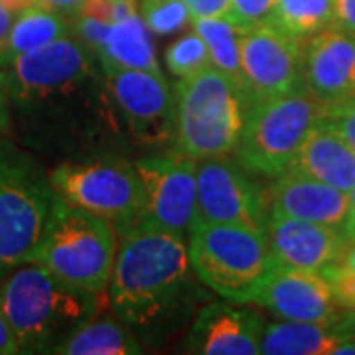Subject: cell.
<instances>
[{
  "label": "cell",
  "instance_id": "32",
  "mask_svg": "<svg viewBox=\"0 0 355 355\" xmlns=\"http://www.w3.org/2000/svg\"><path fill=\"white\" fill-rule=\"evenodd\" d=\"M111 26L113 24L97 20V18H91V16H85V14H76L73 32H76V38L79 42H83L89 50L95 53V58H97V53L101 51L105 42L109 38Z\"/></svg>",
  "mask_w": 355,
  "mask_h": 355
},
{
  "label": "cell",
  "instance_id": "4",
  "mask_svg": "<svg viewBox=\"0 0 355 355\" xmlns=\"http://www.w3.org/2000/svg\"><path fill=\"white\" fill-rule=\"evenodd\" d=\"M116 259L113 223L62 198L30 263L42 265L79 291L105 294Z\"/></svg>",
  "mask_w": 355,
  "mask_h": 355
},
{
  "label": "cell",
  "instance_id": "41",
  "mask_svg": "<svg viewBox=\"0 0 355 355\" xmlns=\"http://www.w3.org/2000/svg\"><path fill=\"white\" fill-rule=\"evenodd\" d=\"M4 6H8L10 10L14 12H20V10H24L26 6H32L34 4V0H0Z\"/></svg>",
  "mask_w": 355,
  "mask_h": 355
},
{
  "label": "cell",
  "instance_id": "31",
  "mask_svg": "<svg viewBox=\"0 0 355 355\" xmlns=\"http://www.w3.org/2000/svg\"><path fill=\"white\" fill-rule=\"evenodd\" d=\"M320 119L326 121L334 130H338L343 140L355 150V97L322 109Z\"/></svg>",
  "mask_w": 355,
  "mask_h": 355
},
{
  "label": "cell",
  "instance_id": "40",
  "mask_svg": "<svg viewBox=\"0 0 355 355\" xmlns=\"http://www.w3.org/2000/svg\"><path fill=\"white\" fill-rule=\"evenodd\" d=\"M338 328L342 331H355V306L343 312L342 320L338 322Z\"/></svg>",
  "mask_w": 355,
  "mask_h": 355
},
{
  "label": "cell",
  "instance_id": "18",
  "mask_svg": "<svg viewBox=\"0 0 355 355\" xmlns=\"http://www.w3.org/2000/svg\"><path fill=\"white\" fill-rule=\"evenodd\" d=\"M265 326L253 312L231 304H209L196 318L190 352L205 355H257Z\"/></svg>",
  "mask_w": 355,
  "mask_h": 355
},
{
  "label": "cell",
  "instance_id": "17",
  "mask_svg": "<svg viewBox=\"0 0 355 355\" xmlns=\"http://www.w3.org/2000/svg\"><path fill=\"white\" fill-rule=\"evenodd\" d=\"M268 207L270 217H296L342 231L352 217L349 191L292 172L279 174L268 193Z\"/></svg>",
  "mask_w": 355,
  "mask_h": 355
},
{
  "label": "cell",
  "instance_id": "28",
  "mask_svg": "<svg viewBox=\"0 0 355 355\" xmlns=\"http://www.w3.org/2000/svg\"><path fill=\"white\" fill-rule=\"evenodd\" d=\"M330 282L331 292L342 310L355 306V270L343 261V257L322 272Z\"/></svg>",
  "mask_w": 355,
  "mask_h": 355
},
{
  "label": "cell",
  "instance_id": "2",
  "mask_svg": "<svg viewBox=\"0 0 355 355\" xmlns=\"http://www.w3.org/2000/svg\"><path fill=\"white\" fill-rule=\"evenodd\" d=\"M101 296L69 286L36 263L16 266L0 279V302L20 354H55L95 318Z\"/></svg>",
  "mask_w": 355,
  "mask_h": 355
},
{
  "label": "cell",
  "instance_id": "33",
  "mask_svg": "<svg viewBox=\"0 0 355 355\" xmlns=\"http://www.w3.org/2000/svg\"><path fill=\"white\" fill-rule=\"evenodd\" d=\"M191 18H229L233 20L231 0H182Z\"/></svg>",
  "mask_w": 355,
  "mask_h": 355
},
{
  "label": "cell",
  "instance_id": "7",
  "mask_svg": "<svg viewBox=\"0 0 355 355\" xmlns=\"http://www.w3.org/2000/svg\"><path fill=\"white\" fill-rule=\"evenodd\" d=\"M322 109L306 85L253 103L235 150L237 162L254 174L279 176L286 172Z\"/></svg>",
  "mask_w": 355,
  "mask_h": 355
},
{
  "label": "cell",
  "instance_id": "29",
  "mask_svg": "<svg viewBox=\"0 0 355 355\" xmlns=\"http://www.w3.org/2000/svg\"><path fill=\"white\" fill-rule=\"evenodd\" d=\"M279 0H231L233 20L243 28L251 30L259 26H268Z\"/></svg>",
  "mask_w": 355,
  "mask_h": 355
},
{
  "label": "cell",
  "instance_id": "16",
  "mask_svg": "<svg viewBox=\"0 0 355 355\" xmlns=\"http://www.w3.org/2000/svg\"><path fill=\"white\" fill-rule=\"evenodd\" d=\"M265 235L275 265L310 272H324L347 249L342 229L296 217H268Z\"/></svg>",
  "mask_w": 355,
  "mask_h": 355
},
{
  "label": "cell",
  "instance_id": "25",
  "mask_svg": "<svg viewBox=\"0 0 355 355\" xmlns=\"http://www.w3.org/2000/svg\"><path fill=\"white\" fill-rule=\"evenodd\" d=\"M191 26L205 42L217 69L241 83V42L247 28L229 18H191Z\"/></svg>",
  "mask_w": 355,
  "mask_h": 355
},
{
  "label": "cell",
  "instance_id": "35",
  "mask_svg": "<svg viewBox=\"0 0 355 355\" xmlns=\"http://www.w3.org/2000/svg\"><path fill=\"white\" fill-rule=\"evenodd\" d=\"M10 127V97L6 87V73L0 65V132H6Z\"/></svg>",
  "mask_w": 355,
  "mask_h": 355
},
{
  "label": "cell",
  "instance_id": "11",
  "mask_svg": "<svg viewBox=\"0 0 355 355\" xmlns=\"http://www.w3.org/2000/svg\"><path fill=\"white\" fill-rule=\"evenodd\" d=\"M135 168L142 188L140 221L190 231L198 202V158L178 150L140 158Z\"/></svg>",
  "mask_w": 355,
  "mask_h": 355
},
{
  "label": "cell",
  "instance_id": "8",
  "mask_svg": "<svg viewBox=\"0 0 355 355\" xmlns=\"http://www.w3.org/2000/svg\"><path fill=\"white\" fill-rule=\"evenodd\" d=\"M93 58L83 42L65 36L2 62L10 103L22 109L60 103L93 79Z\"/></svg>",
  "mask_w": 355,
  "mask_h": 355
},
{
  "label": "cell",
  "instance_id": "15",
  "mask_svg": "<svg viewBox=\"0 0 355 355\" xmlns=\"http://www.w3.org/2000/svg\"><path fill=\"white\" fill-rule=\"evenodd\" d=\"M302 77L308 91L334 107L355 97V36L330 26L302 44Z\"/></svg>",
  "mask_w": 355,
  "mask_h": 355
},
{
  "label": "cell",
  "instance_id": "9",
  "mask_svg": "<svg viewBox=\"0 0 355 355\" xmlns=\"http://www.w3.org/2000/svg\"><path fill=\"white\" fill-rule=\"evenodd\" d=\"M50 182L64 202L113 225L127 229L140 221L142 188L135 164L123 160L62 162L50 172Z\"/></svg>",
  "mask_w": 355,
  "mask_h": 355
},
{
  "label": "cell",
  "instance_id": "5",
  "mask_svg": "<svg viewBox=\"0 0 355 355\" xmlns=\"http://www.w3.org/2000/svg\"><path fill=\"white\" fill-rule=\"evenodd\" d=\"M58 198L50 174L16 146L0 142V279L32 261Z\"/></svg>",
  "mask_w": 355,
  "mask_h": 355
},
{
  "label": "cell",
  "instance_id": "1",
  "mask_svg": "<svg viewBox=\"0 0 355 355\" xmlns=\"http://www.w3.org/2000/svg\"><path fill=\"white\" fill-rule=\"evenodd\" d=\"M190 251L184 233L137 221L123 233L109 280L116 316L135 328H154L180 304L190 284Z\"/></svg>",
  "mask_w": 355,
  "mask_h": 355
},
{
  "label": "cell",
  "instance_id": "24",
  "mask_svg": "<svg viewBox=\"0 0 355 355\" xmlns=\"http://www.w3.org/2000/svg\"><path fill=\"white\" fill-rule=\"evenodd\" d=\"M336 24V0H279L270 26L304 44Z\"/></svg>",
  "mask_w": 355,
  "mask_h": 355
},
{
  "label": "cell",
  "instance_id": "12",
  "mask_svg": "<svg viewBox=\"0 0 355 355\" xmlns=\"http://www.w3.org/2000/svg\"><path fill=\"white\" fill-rule=\"evenodd\" d=\"M130 135L146 144L176 139V97L162 73L101 67Z\"/></svg>",
  "mask_w": 355,
  "mask_h": 355
},
{
  "label": "cell",
  "instance_id": "10",
  "mask_svg": "<svg viewBox=\"0 0 355 355\" xmlns=\"http://www.w3.org/2000/svg\"><path fill=\"white\" fill-rule=\"evenodd\" d=\"M247 172L225 156L200 158L193 223H227L265 231L270 217L266 216L265 191Z\"/></svg>",
  "mask_w": 355,
  "mask_h": 355
},
{
  "label": "cell",
  "instance_id": "37",
  "mask_svg": "<svg viewBox=\"0 0 355 355\" xmlns=\"http://www.w3.org/2000/svg\"><path fill=\"white\" fill-rule=\"evenodd\" d=\"M34 4L53 10V12L73 14L76 16L81 10V6L85 4V0H34Z\"/></svg>",
  "mask_w": 355,
  "mask_h": 355
},
{
  "label": "cell",
  "instance_id": "44",
  "mask_svg": "<svg viewBox=\"0 0 355 355\" xmlns=\"http://www.w3.org/2000/svg\"><path fill=\"white\" fill-rule=\"evenodd\" d=\"M349 200H352V217H349V221H347V223L355 221V188L349 191ZM345 227H347V225H345Z\"/></svg>",
  "mask_w": 355,
  "mask_h": 355
},
{
  "label": "cell",
  "instance_id": "30",
  "mask_svg": "<svg viewBox=\"0 0 355 355\" xmlns=\"http://www.w3.org/2000/svg\"><path fill=\"white\" fill-rule=\"evenodd\" d=\"M77 14H85L103 22L116 24L137 14V0H85V4Z\"/></svg>",
  "mask_w": 355,
  "mask_h": 355
},
{
  "label": "cell",
  "instance_id": "42",
  "mask_svg": "<svg viewBox=\"0 0 355 355\" xmlns=\"http://www.w3.org/2000/svg\"><path fill=\"white\" fill-rule=\"evenodd\" d=\"M343 261L355 270V239L347 243V249H345V254H343Z\"/></svg>",
  "mask_w": 355,
  "mask_h": 355
},
{
  "label": "cell",
  "instance_id": "6",
  "mask_svg": "<svg viewBox=\"0 0 355 355\" xmlns=\"http://www.w3.org/2000/svg\"><path fill=\"white\" fill-rule=\"evenodd\" d=\"M188 251L198 279L237 304L253 302L277 266L265 231L241 225L193 223Z\"/></svg>",
  "mask_w": 355,
  "mask_h": 355
},
{
  "label": "cell",
  "instance_id": "21",
  "mask_svg": "<svg viewBox=\"0 0 355 355\" xmlns=\"http://www.w3.org/2000/svg\"><path fill=\"white\" fill-rule=\"evenodd\" d=\"M338 326L316 324V322H296L282 320L266 326L261 338L263 355H324L343 338Z\"/></svg>",
  "mask_w": 355,
  "mask_h": 355
},
{
  "label": "cell",
  "instance_id": "20",
  "mask_svg": "<svg viewBox=\"0 0 355 355\" xmlns=\"http://www.w3.org/2000/svg\"><path fill=\"white\" fill-rule=\"evenodd\" d=\"M101 67H123L162 73L150 28L139 12L111 26L109 38L97 53Z\"/></svg>",
  "mask_w": 355,
  "mask_h": 355
},
{
  "label": "cell",
  "instance_id": "36",
  "mask_svg": "<svg viewBox=\"0 0 355 355\" xmlns=\"http://www.w3.org/2000/svg\"><path fill=\"white\" fill-rule=\"evenodd\" d=\"M20 354L18 352V345H16V340H14L12 330L6 322V316H4V310H2V302H0V355H12Z\"/></svg>",
  "mask_w": 355,
  "mask_h": 355
},
{
  "label": "cell",
  "instance_id": "34",
  "mask_svg": "<svg viewBox=\"0 0 355 355\" xmlns=\"http://www.w3.org/2000/svg\"><path fill=\"white\" fill-rule=\"evenodd\" d=\"M336 26L355 36V0H336Z\"/></svg>",
  "mask_w": 355,
  "mask_h": 355
},
{
  "label": "cell",
  "instance_id": "23",
  "mask_svg": "<svg viewBox=\"0 0 355 355\" xmlns=\"http://www.w3.org/2000/svg\"><path fill=\"white\" fill-rule=\"evenodd\" d=\"M139 340L113 320H91L65 340L55 354L64 355H137Z\"/></svg>",
  "mask_w": 355,
  "mask_h": 355
},
{
  "label": "cell",
  "instance_id": "26",
  "mask_svg": "<svg viewBox=\"0 0 355 355\" xmlns=\"http://www.w3.org/2000/svg\"><path fill=\"white\" fill-rule=\"evenodd\" d=\"M166 65L170 73L178 79H186L202 73L203 69L211 67V53L207 50L202 36L193 30L182 36L166 50Z\"/></svg>",
  "mask_w": 355,
  "mask_h": 355
},
{
  "label": "cell",
  "instance_id": "14",
  "mask_svg": "<svg viewBox=\"0 0 355 355\" xmlns=\"http://www.w3.org/2000/svg\"><path fill=\"white\" fill-rule=\"evenodd\" d=\"M253 302L265 306L282 320L328 326H338L342 320V308L322 272L277 265L254 294Z\"/></svg>",
  "mask_w": 355,
  "mask_h": 355
},
{
  "label": "cell",
  "instance_id": "22",
  "mask_svg": "<svg viewBox=\"0 0 355 355\" xmlns=\"http://www.w3.org/2000/svg\"><path fill=\"white\" fill-rule=\"evenodd\" d=\"M69 30H71V24L65 20L64 14L48 10L38 4L26 6L24 10L16 12L0 64L18 53L36 50L53 40L65 38L69 36Z\"/></svg>",
  "mask_w": 355,
  "mask_h": 355
},
{
  "label": "cell",
  "instance_id": "43",
  "mask_svg": "<svg viewBox=\"0 0 355 355\" xmlns=\"http://www.w3.org/2000/svg\"><path fill=\"white\" fill-rule=\"evenodd\" d=\"M343 233H345V237H347V243L354 241V239H355V221L347 223V227L343 229Z\"/></svg>",
  "mask_w": 355,
  "mask_h": 355
},
{
  "label": "cell",
  "instance_id": "27",
  "mask_svg": "<svg viewBox=\"0 0 355 355\" xmlns=\"http://www.w3.org/2000/svg\"><path fill=\"white\" fill-rule=\"evenodd\" d=\"M140 16L156 36H172L191 24V12L182 0H140Z\"/></svg>",
  "mask_w": 355,
  "mask_h": 355
},
{
  "label": "cell",
  "instance_id": "39",
  "mask_svg": "<svg viewBox=\"0 0 355 355\" xmlns=\"http://www.w3.org/2000/svg\"><path fill=\"white\" fill-rule=\"evenodd\" d=\"M331 355H355V331L343 334L342 340L331 349Z\"/></svg>",
  "mask_w": 355,
  "mask_h": 355
},
{
  "label": "cell",
  "instance_id": "38",
  "mask_svg": "<svg viewBox=\"0 0 355 355\" xmlns=\"http://www.w3.org/2000/svg\"><path fill=\"white\" fill-rule=\"evenodd\" d=\"M14 18H16V12L0 2V58H2L4 48H6V40H8L10 28L14 24Z\"/></svg>",
  "mask_w": 355,
  "mask_h": 355
},
{
  "label": "cell",
  "instance_id": "13",
  "mask_svg": "<svg viewBox=\"0 0 355 355\" xmlns=\"http://www.w3.org/2000/svg\"><path fill=\"white\" fill-rule=\"evenodd\" d=\"M241 85L249 107L304 87L302 44L270 24L247 30L241 42Z\"/></svg>",
  "mask_w": 355,
  "mask_h": 355
},
{
  "label": "cell",
  "instance_id": "19",
  "mask_svg": "<svg viewBox=\"0 0 355 355\" xmlns=\"http://www.w3.org/2000/svg\"><path fill=\"white\" fill-rule=\"evenodd\" d=\"M286 172L352 191L355 188V150L338 130L318 119Z\"/></svg>",
  "mask_w": 355,
  "mask_h": 355
},
{
  "label": "cell",
  "instance_id": "3",
  "mask_svg": "<svg viewBox=\"0 0 355 355\" xmlns=\"http://www.w3.org/2000/svg\"><path fill=\"white\" fill-rule=\"evenodd\" d=\"M247 113L249 99L241 83L216 65L180 79L174 139L178 150L198 160L235 153Z\"/></svg>",
  "mask_w": 355,
  "mask_h": 355
}]
</instances>
